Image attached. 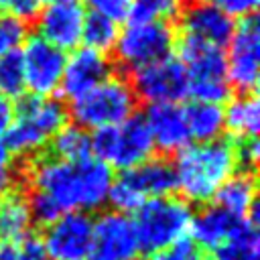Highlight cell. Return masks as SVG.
Instances as JSON below:
<instances>
[{
    "label": "cell",
    "instance_id": "cell-26",
    "mask_svg": "<svg viewBox=\"0 0 260 260\" xmlns=\"http://www.w3.org/2000/svg\"><path fill=\"white\" fill-rule=\"evenodd\" d=\"M118 39V24L98 16V14H85L83 20V30H81V43L87 49L100 51V53H108L110 49H114Z\"/></svg>",
    "mask_w": 260,
    "mask_h": 260
},
{
    "label": "cell",
    "instance_id": "cell-28",
    "mask_svg": "<svg viewBox=\"0 0 260 260\" xmlns=\"http://www.w3.org/2000/svg\"><path fill=\"white\" fill-rule=\"evenodd\" d=\"M26 91L20 51L6 53L0 57V93L8 100H18Z\"/></svg>",
    "mask_w": 260,
    "mask_h": 260
},
{
    "label": "cell",
    "instance_id": "cell-36",
    "mask_svg": "<svg viewBox=\"0 0 260 260\" xmlns=\"http://www.w3.org/2000/svg\"><path fill=\"white\" fill-rule=\"evenodd\" d=\"M39 10H41V0H14V4L10 8V14L28 22V20L37 18Z\"/></svg>",
    "mask_w": 260,
    "mask_h": 260
},
{
    "label": "cell",
    "instance_id": "cell-27",
    "mask_svg": "<svg viewBox=\"0 0 260 260\" xmlns=\"http://www.w3.org/2000/svg\"><path fill=\"white\" fill-rule=\"evenodd\" d=\"M185 0H134L130 20L134 22H167L181 16Z\"/></svg>",
    "mask_w": 260,
    "mask_h": 260
},
{
    "label": "cell",
    "instance_id": "cell-29",
    "mask_svg": "<svg viewBox=\"0 0 260 260\" xmlns=\"http://www.w3.org/2000/svg\"><path fill=\"white\" fill-rule=\"evenodd\" d=\"M26 39H28V28L24 20H20L10 12L0 14V57L6 53L20 51Z\"/></svg>",
    "mask_w": 260,
    "mask_h": 260
},
{
    "label": "cell",
    "instance_id": "cell-33",
    "mask_svg": "<svg viewBox=\"0 0 260 260\" xmlns=\"http://www.w3.org/2000/svg\"><path fill=\"white\" fill-rule=\"evenodd\" d=\"M234 150H236V160L238 165H242L248 173L254 171L256 162H258V152H260V146H258V140L256 136L254 138H242L234 144Z\"/></svg>",
    "mask_w": 260,
    "mask_h": 260
},
{
    "label": "cell",
    "instance_id": "cell-38",
    "mask_svg": "<svg viewBox=\"0 0 260 260\" xmlns=\"http://www.w3.org/2000/svg\"><path fill=\"white\" fill-rule=\"evenodd\" d=\"M0 260H14V248L2 244L0 246Z\"/></svg>",
    "mask_w": 260,
    "mask_h": 260
},
{
    "label": "cell",
    "instance_id": "cell-11",
    "mask_svg": "<svg viewBox=\"0 0 260 260\" xmlns=\"http://www.w3.org/2000/svg\"><path fill=\"white\" fill-rule=\"evenodd\" d=\"M22 71H24V87L30 95L51 98L59 91L67 53L47 43L39 35L28 37L20 51Z\"/></svg>",
    "mask_w": 260,
    "mask_h": 260
},
{
    "label": "cell",
    "instance_id": "cell-13",
    "mask_svg": "<svg viewBox=\"0 0 260 260\" xmlns=\"http://www.w3.org/2000/svg\"><path fill=\"white\" fill-rule=\"evenodd\" d=\"M93 221L83 211H67L47 225L41 240L51 260H89Z\"/></svg>",
    "mask_w": 260,
    "mask_h": 260
},
{
    "label": "cell",
    "instance_id": "cell-30",
    "mask_svg": "<svg viewBox=\"0 0 260 260\" xmlns=\"http://www.w3.org/2000/svg\"><path fill=\"white\" fill-rule=\"evenodd\" d=\"M148 260H207L203 250L193 240H179L162 250H156L150 254Z\"/></svg>",
    "mask_w": 260,
    "mask_h": 260
},
{
    "label": "cell",
    "instance_id": "cell-8",
    "mask_svg": "<svg viewBox=\"0 0 260 260\" xmlns=\"http://www.w3.org/2000/svg\"><path fill=\"white\" fill-rule=\"evenodd\" d=\"M173 165L162 158H148L112 181L108 201L120 213H134L146 201L167 197L175 191Z\"/></svg>",
    "mask_w": 260,
    "mask_h": 260
},
{
    "label": "cell",
    "instance_id": "cell-23",
    "mask_svg": "<svg viewBox=\"0 0 260 260\" xmlns=\"http://www.w3.org/2000/svg\"><path fill=\"white\" fill-rule=\"evenodd\" d=\"M223 126L238 140L254 138L260 126V104L252 93H242L223 110Z\"/></svg>",
    "mask_w": 260,
    "mask_h": 260
},
{
    "label": "cell",
    "instance_id": "cell-4",
    "mask_svg": "<svg viewBox=\"0 0 260 260\" xmlns=\"http://www.w3.org/2000/svg\"><path fill=\"white\" fill-rule=\"evenodd\" d=\"M136 104L132 83L120 75H110L87 93L71 100V116L77 126L98 130L132 118Z\"/></svg>",
    "mask_w": 260,
    "mask_h": 260
},
{
    "label": "cell",
    "instance_id": "cell-22",
    "mask_svg": "<svg viewBox=\"0 0 260 260\" xmlns=\"http://www.w3.org/2000/svg\"><path fill=\"white\" fill-rule=\"evenodd\" d=\"M185 110V120L189 128V136L195 142H211L221 136L223 126V108L219 104L209 102H191Z\"/></svg>",
    "mask_w": 260,
    "mask_h": 260
},
{
    "label": "cell",
    "instance_id": "cell-6",
    "mask_svg": "<svg viewBox=\"0 0 260 260\" xmlns=\"http://www.w3.org/2000/svg\"><path fill=\"white\" fill-rule=\"evenodd\" d=\"M91 154L108 169L128 171L148 158H152L154 144L146 128L144 118L132 116L116 126H106L93 130Z\"/></svg>",
    "mask_w": 260,
    "mask_h": 260
},
{
    "label": "cell",
    "instance_id": "cell-32",
    "mask_svg": "<svg viewBox=\"0 0 260 260\" xmlns=\"http://www.w3.org/2000/svg\"><path fill=\"white\" fill-rule=\"evenodd\" d=\"M201 2L219 8L221 12H225L232 18L254 16V10L258 6V0H201Z\"/></svg>",
    "mask_w": 260,
    "mask_h": 260
},
{
    "label": "cell",
    "instance_id": "cell-39",
    "mask_svg": "<svg viewBox=\"0 0 260 260\" xmlns=\"http://www.w3.org/2000/svg\"><path fill=\"white\" fill-rule=\"evenodd\" d=\"M14 0H0V10H10Z\"/></svg>",
    "mask_w": 260,
    "mask_h": 260
},
{
    "label": "cell",
    "instance_id": "cell-24",
    "mask_svg": "<svg viewBox=\"0 0 260 260\" xmlns=\"http://www.w3.org/2000/svg\"><path fill=\"white\" fill-rule=\"evenodd\" d=\"M211 260H260V244L258 232L252 221H244V225L221 246L213 250Z\"/></svg>",
    "mask_w": 260,
    "mask_h": 260
},
{
    "label": "cell",
    "instance_id": "cell-25",
    "mask_svg": "<svg viewBox=\"0 0 260 260\" xmlns=\"http://www.w3.org/2000/svg\"><path fill=\"white\" fill-rule=\"evenodd\" d=\"M49 144L53 158L59 160H83L91 156V136L85 132V128L77 124L75 126L65 124Z\"/></svg>",
    "mask_w": 260,
    "mask_h": 260
},
{
    "label": "cell",
    "instance_id": "cell-34",
    "mask_svg": "<svg viewBox=\"0 0 260 260\" xmlns=\"http://www.w3.org/2000/svg\"><path fill=\"white\" fill-rule=\"evenodd\" d=\"M14 260H51V258L39 238L26 236L14 248Z\"/></svg>",
    "mask_w": 260,
    "mask_h": 260
},
{
    "label": "cell",
    "instance_id": "cell-1",
    "mask_svg": "<svg viewBox=\"0 0 260 260\" xmlns=\"http://www.w3.org/2000/svg\"><path fill=\"white\" fill-rule=\"evenodd\" d=\"M32 191L49 197L61 213L67 211H93L108 201L114 181L112 169L98 158L59 160L39 158L28 169Z\"/></svg>",
    "mask_w": 260,
    "mask_h": 260
},
{
    "label": "cell",
    "instance_id": "cell-9",
    "mask_svg": "<svg viewBox=\"0 0 260 260\" xmlns=\"http://www.w3.org/2000/svg\"><path fill=\"white\" fill-rule=\"evenodd\" d=\"M175 30L167 22L130 20V24L122 32H118L114 53L124 67L136 71L171 57V53L175 51Z\"/></svg>",
    "mask_w": 260,
    "mask_h": 260
},
{
    "label": "cell",
    "instance_id": "cell-12",
    "mask_svg": "<svg viewBox=\"0 0 260 260\" xmlns=\"http://www.w3.org/2000/svg\"><path fill=\"white\" fill-rule=\"evenodd\" d=\"M132 89L136 98L152 104H177L189 95L187 73L179 59L167 57L134 71Z\"/></svg>",
    "mask_w": 260,
    "mask_h": 260
},
{
    "label": "cell",
    "instance_id": "cell-7",
    "mask_svg": "<svg viewBox=\"0 0 260 260\" xmlns=\"http://www.w3.org/2000/svg\"><path fill=\"white\" fill-rule=\"evenodd\" d=\"M134 213L136 217L132 221L136 228L140 250L150 254L183 240L193 219L189 203L171 195L150 199Z\"/></svg>",
    "mask_w": 260,
    "mask_h": 260
},
{
    "label": "cell",
    "instance_id": "cell-31",
    "mask_svg": "<svg viewBox=\"0 0 260 260\" xmlns=\"http://www.w3.org/2000/svg\"><path fill=\"white\" fill-rule=\"evenodd\" d=\"M91 14L104 16L112 22H124L130 18V10H132V2L134 0H85Z\"/></svg>",
    "mask_w": 260,
    "mask_h": 260
},
{
    "label": "cell",
    "instance_id": "cell-35",
    "mask_svg": "<svg viewBox=\"0 0 260 260\" xmlns=\"http://www.w3.org/2000/svg\"><path fill=\"white\" fill-rule=\"evenodd\" d=\"M14 179H16V169H14L12 154L6 148V144L0 140V197L12 189Z\"/></svg>",
    "mask_w": 260,
    "mask_h": 260
},
{
    "label": "cell",
    "instance_id": "cell-18",
    "mask_svg": "<svg viewBox=\"0 0 260 260\" xmlns=\"http://www.w3.org/2000/svg\"><path fill=\"white\" fill-rule=\"evenodd\" d=\"M154 148L162 152L183 150L191 136L185 120V110L179 104H152L144 116Z\"/></svg>",
    "mask_w": 260,
    "mask_h": 260
},
{
    "label": "cell",
    "instance_id": "cell-14",
    "mask_svg": "<svg viewBox=\"0 0 260 260\" xmlns=\"http://www.w3.org/2000/svg\"><path fill=\"white\" fill-rule=\"evenodd\" d=\"M140 242L134 221L120 211H106L93 221L89 260H136Z\"/></svg>",
    "mask_w": 260,
    "mask_h": 260
},
{
    "label": "cell",
    "instance_id": "cell-20",
    "mask_svg": "<svg viewBox=\"0 0 260 260\" xmlns=\"http://www.w3.org/2000/svg\"><path fill=\"white\" fill-rule=\"evenodd\" d=\"M32 225V213L28 197L20 191H8L0 197V238L8 242H20L28 236Z\"/></svg>",
    "mask_w": 260,
    "mask_h": 260
},
{
    "label": "cell",
    "instance_id": "cell-19",
    "mask_svg": "<svg viewBox=\"0 0 260 260\" xmlns=\"http://www.w3.org/2000/svg\"><path fill=\"white\" fill-rule=\"evenodd\" d=\"M244 217H238L219 205H207L193 215L189 232L201 250H215L230 240L244 225Z\"/></svg>",
    "mask_w": 260,
    "mask_h": 260
},
{
    "label": "cell",
    "instance_id": "cell-10",
    "mask_svg": "<svg viewBox=\"0 0 260 260\" xmlns=\"http://www.w3.org/2000/svg\"><path fill=\"white\" fill-rule=\"evenodd\" d=\"M225 47L228 53H223V57L230 85L242 93H252L260 75V30L256 18H242Z\"/></svg>",
    "mask_w": 260,
    "mask_h": 260
},
{
    "label": "cell",
    "instance_id": "cell-3",
    "mask_svg": "<svg viewBox=\"0 0 260 260\" xmlns=\"http://www.w3.org/2000/svg\"><path fill=\"white\" fill-rule=\"evenodd\" d=\"M65 124L67 110L55 98H22L14 108L12 124L2 142L12 156H32L41 152Z\"/></svg>",
    "mask_w": 260,
    "mask_h": 260
},
{
    "label": "cell",
    "instance_id": "cell-16",
    "mask_svg": "<svg viewBox=\"0 0 260 260\" xmlns=\"http://www.w3.org/2000/svg\"><path fill=\"white\" fill-rule=\"evenodd\" d=\"M110 75H112V63L106 57V53L87 47L75 49L65 61L59 91L65 98L75 100L87 93L89 89H93L95 85H100Z\"/></svg>",
    "mask_w": 260,
    "mask_h": 260
},
{
    "label": "cell",
    "instance_id": "cell-5",
    "mask_svg": "<svg viewBox=\"0 0 260 260\" xmlns=\"http://www.w3.org/2000/svg\"><path fill=\"white\" fill-rule=\"evenodd\" d=\"M175 47L179 49V61L187 73L189 95L195 102L219 104L230 98L232 85L225 71V57L221 49L201 45L187 37H177Z\"/></svg>",
    "mask_w": 260,
    "mask_h": 260
},
{
    "label": "cell",
    "instance_id": "cell-17",
    "mask_svg": "<svg viewBox=\"0 0 260 260\" xmlns=\"http://www.w3.org/2000/svg\"><path fill=\"white\" fill-rule=\"evenodd\" d=\"M83 20L85 12L79 4L51 2L37 14L39 37L61 51L77 49V45L81 43Z\"/></svg>",
    "mask_w": 260,
    "mask_h": 260
},
{
    "label": "cell",
    "instance_id": "cell-15",
    "mask_svg": "<svg viewBox=\"0 0 260 260\" xmlns=\"http://www.w3.org/2000/svg\"><path fill=\"white\" fill-rule=\"evenodd\" d=\"M234 28L236 22L232 16L201 0L183 8L181 12V37H187L207 47L223 49L230 43Z\"/></svg>",
    "mask_w": 260,
    "mask_h": 260
},
{
    "label": "cell",
    "instance_id": "cell-40",
    "mask_svg": "<svg viewBox=\"0 0 260 260\" xmlns=\"http://www.w3.org/2000/svg\"><path fill=\"white\" fill-rule=\"evenodd\" d=\"M51 2H63V4H79L81 0H51Z\"/></svg>",
    "mask_w": 260,
    "mask_h": 260
},
{
    "label": "cell",
    "instance_id": "cell-2",
    "mask_svg": "<svg viewBox=\"0 0 260 260\" xmlns=\"http://www.w3.org/2000/svg\"><path fill=\"white\" fill-rule=\"evenodd\" d=\"M236 169L238 160L232 142L217 138L211 142L187 144L179 150L173 165L175 187L187 203H207Z\"/></svg>",
    "mask_w": 260,
    "mask_h": 260
},
{
    "label": "cell",
    "instance_id": "cell-37",
    "mask_svg": "<svg viewBox=\"0 0 260 260\" xmlns=\"http://www.w3.org/2000/svg\"><path fill=\"white\" fill-rule=\"evenodd\" d=\"M12 118H14V104L12 100L0 93V138L6 134L8 126L12 124Z\"/></svg>",
    "mask_w": 260,
    "mask_h": 260
},
{
    "label": "cell",
    "instance_id": "cell-21",
    "mask_svg": "<svg viewBox=\"0 0 260 260\" xmlns=\"http://www.w3.org/2000/svg\"><path fill=\"white\" fill-rule=\"evenodd\" d=\"M225 211L238 215V217H248V213L252 211V207L256 205V179L252 173L242 171V173H234L215 193L213 197Z\"/></svg>",
    "mask_w": 260,
    "mask_h": 260
}]
</instances>
